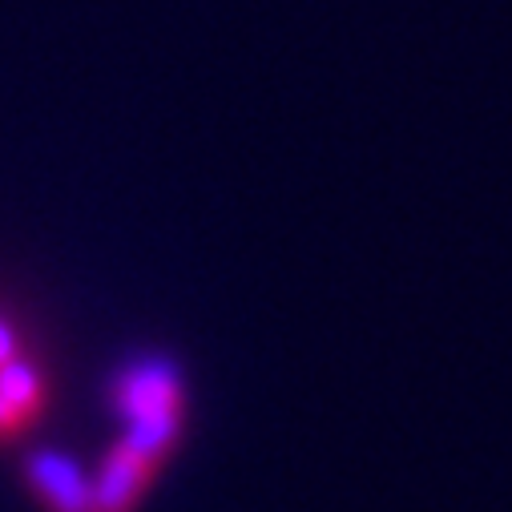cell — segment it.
<instances>
[{
    "instance_id": "1",
    "label": "cell",
    "mask_w": 512,
    "mask_h": 512,
    "mask_svg": "<svg viewBox=\"0 0 512 512\" xmlns=\"http://www.w3.org/2000/svg\"><path fill=\"white\" fill-rule=\"evenodd\" d=\"M109 408L125 428H186V392L170 359H138L109 388Z\"/></svg>"
},
{
    "instance_id": "2",
    "label": "cell",
    "mask_w": 512,
    "mask_h": 512,
    "mask_svg": "<svg viewBox=\"0 0 512 512\" xmlns=\"http://www.w3.org/2000/svg\"><path fill=\"white\" fill-rule=\"evenodd\" d=\"M170 460V452L146 444L142 436L125 432L97 464V472H89V488H93V512H138L162 472V464Z\"/></svg>"
},
{
    "instance_id": "3",
    "label": "cell",
    "mask_w": 512,
    "mask_h": 512,
    "mask_svg": "<svg viewBox=\"0 0 512 512\" xmlns=\"http://www.w3.org/2000/svg\"><path fill=\"white\" fill-rule=\"evenodd\" d=\"M21 484L41 512H93L89 472L61 448H37L21 460Z\"/></svg>"
},
{
    "instance_id": "4",
    "label": "cell",
    "mask_w": 512,
    "mask_h": 512,
    "mask_svg": "<svg viewBox=\"0 0 512 512\" xmlns=\"http://www.w3.org/2000/svg\"><path fill=\"white\" fill-rule=\"evenodd\" d=\"M9 359H17V339H13V331L0 323V367H5Z\"/></svg>"
}]
</instances>
